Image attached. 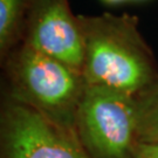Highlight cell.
Here are the masks:
<instances>
[{
    "label": "cell",
    "mask_w": 158,
    "mask_h": 158,
    "mask_svg": "<svg viewBox=\"0 0 158 158\" xmlns=\"http://www.w3.org/2000/svg\"><path fill=\"white\" fill-rule=\"evenodd\" d=\"M85 44V85H102L131 96L158 81L157 64L129 14L77 15Z\"/></svg>",
    "instance_id": "6da1fadb"
},
{
    "label": "cell",
    "mask_w": 158,
    "mask_h": 158,
    "mask_svg": "<svg viewBox=\"0 0 158 158\" xmlns=\"http://www.w3.org/2000/svg\"><path fill=\"white\" fill-rule=\"evenodd\" d=\"M12 100L47 118L75 129L76 113L85 89L81 72L35 51L23 42L6 63Z\"/></svg>",
    "instance_id": "7a4b0ae2"
},
{
    "label": "cell",
    "mask_w": 158,
    "mask_h": 158,
    "mask_svg": "<svg viewBox=\"0 0 158 158\" xmlns=\"http://www.w3.org/2000/svg\"><path fill=\"white\" fill-rule=\"evenodd\" d=\"M75 129L90 158H135L139 143L135 96L85 85Z\"/></svg>",
    "instance_id": "3957f363"
},
{
    "label": "cell",
    "mask_w": 158,
    "mask_h": 158,
    "mask_svg": "<svg viewBox=\"0 0 158 158\" xmlns=\"http://www.w3.org/2000/svg\"><path fill=\"white\" fill-rule=\"evenodd\" d=\"M1 144L4 158H90L76 130L13 100L1 115Z\"/></svg>",
    "instance_id": "277c9868"
},
{
    "label": "cell",
    "mask_w": 158,
    "mask_h": 158,
    "mask_svg": "<svg viewBox=\"0 0 158 158\" xmlns=\"http://www.w3.org/2000/svg\"><path fill=\"white\" fill-rule=\"evenodd\" d=\"M25 44L82 73L85 44L68 0H28Z\"/></svg>",
    "instance_id": "5b68a950"
},
{
    "label": "cell",
    "mask_w": 158,
    "mask_h": 158,
    "mask_svg": "<svg viewBox=\"0 0 158 158\" xmlns=\"http://www.w3.org/2000/svg\"><path fill=\"white\" fill-rule=\"evenodd\" d=\"M137 136L142 143H158V81L135 96Z\"/></svg>",
    "instance_id": "8992f818"
},
{
    "label": "cell",
    "mask_w": 158,
    "mask_h": 158,
    "mask_svg": "<svg viewBox=\"0 0 158 158\" xmlns=\"http://www.w3.org/2000/svg\"><path fill=\"white\" fill-rule=\"evenodd\" d=\"M28 0H0V51L5 56L21 31L23 12Z\"/></svg>",
    "instance_id": "52a82bcc"
},
{
    "label": "cell",
    "mask_w": 158,
    "mask_h": 158,
    "mask_svg": "<svg viewBox=\"0 0 158 158\" xmlns=\"http://www.w3.org/2000/svg\"><path fill=\"white\" fill-rule=\"evenodd\" d=\"M135 158H158V143H142L136 149Z\"/></svg>",
    "instance_id": "ba28073f"
},
{
    "label": "cell",
    "mask_w": 158,
    "mask_h": 158,
    "mask_svg": "<svg viewBox=\"0 0 158 158\" xmlns=\"http://www.w3.org/2000/svg\"><path fill=\"white\" fill-rule=\"evenodd\" d=\"M103 1L107 2V4H119V2H123L127 0H103Z\"/></svg>",
    "instance_id": "9c48e42d"
}]
</instances>
